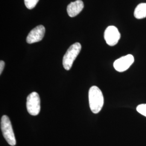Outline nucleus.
Masks as SVG:
<instances>
[{
	"label": "nucleus",
	"mask_w": 146,
	"mask_h": 146,
	"mask_svg": "<svg viewBox=\"0 0 146 146\" xmlns=\"http://www.w3.org/2000/svg\"><path fill=\"white\" fill-rule=\"evenodd\" d=\"M134 62V56L128 54L116 60L114 62V68L119 72H123L129 68Z\"/></svg>",
	"instance_id": "nucleus-6"
},
{
	"label": "nucleus",
	"mask_w": 146,
	"mask_h": 146,
	"mask_svg": "<svg viewBox=\"0 0 146 146\" xmlns=\"http://www.w3.org/2000/svg\"><path fill=\"white\" fill-rule=\"evenodd\" d=\"M136 110L141 115L146 117V104H139L136 107Z\"/></svg>",
	"instance_id": "nucleus-11"
},
{
	"label": "nucleus",
	"mask_w": 146,
	"mask_h": 146,
	"mask_svg": "<svg viewBox=\"0 0 146 146\" xmlns=\"http://www.w3.org/2000/svg\"><path fill=\"white\" fill-rule=\"evenodd\" d=\"M81 50V45L78 42L74 43L68 48L63 58V66L66 70H69L72 68L73 62L78 56Z\"/></svg>",
	"instance_id": "nucleus-2"
},
{
	"label": "nucleus",
	"mask_w": 146,
	"mask_h": 146,
	"mask_svg": "<svg viewBox=\"0 0 146 146\" xmlns=\"http://www.w3.org/2000/svg\"><path fill=\"white\" fill-rule=\"evenodd\" d=\"M84 8V2L81 0H76L75 2H71L67 8L68 15L71 17L76 16L80 13Z\"/></svg>",
	"instance_id": "nucleus-8"
},
{
	"label": "nucleus",
	"mask_w": 146,
	"mask_h": 146,
	"mask_svg": "<svg viewBox=\"0 0 146 146\" xmlns=\"http://www.w3.org/2000/svg\"><path fill=\"white\" fill-rule=\"evenodd\" d=\"M1 129L5 140L11 146L16 145L15 137L11 120L7 115H3L1 120Z\"/></svg>",
	"instance_id": "nucleus-3"
},
{
	"label": "nucleus",
	"mask_w": 146,
	"mask_h": 146,
	"mask_svg": "<svg viewBox=\"0 0 146 146\" xmlns=\"http://www.w3.org/2000/svg\"><path fill=\"white\" fill-rule=\"evenodd\" d=\"M45 28L42 25H39L32 29L27 37V42L31 44L41 41L45 34Z\"/></svg>",
	"instance_id": "nucleus-7"
},
{
	"label": "nucleus",
	"mask_w": 146,
	"mask_h": 146,
	"mask_svg": "<svg viewBox=\"0 0 146 146\" xmlns=\"http://www.w3.org/2000/svg\"><path fill=\"white\" fill-rule=\"evenodd\" d=\"M120 37V32L115 26H109L104 31V40L110 46L116 45L119 42Z\"/></svg>",
	"instance_id": "nucleus-5"
},
{
	"label": "nucleus",
	"mask_w": 146,
	"mask_h": 146,
	"mask_svg": "<svg viewBox=\"0 0 146 146\" xmlns=\"http://www.w3.org/2000/svg\"><path fill=\"white\" fill-rule=\"evenodd\" d=\"M27 110L33 116L38 115L41 110V102L38 94L36 92H33L29 94L27 98Z\"/></svg>",
	"instance_id": "nucleus-4"
},
{
	"label": "nucleus",
	"mask_w": 146,
	"mask_h": 146,
	"mask_svg": "<svg viewBox=\"0 0 146 146\" xmlns=\"http://www.w3.org/2000/svg\"><path fill=\"white\" fill-rule=\"evenodd\" d=\"M134 16L137 19H142L146 17V3H140L136 7Z\"/></svg>",
	"instance_id": "nucleus-9"
},
{
	"label": "nucleus",
	"mask_w": 146,
	"mask_h": 146,
	"mask_svg": "<svg viewBox=\"0 0 146 146\" xmlns=\"http://www.w3.org/2000/svg\"><path fill=\"white\" fill-rule=\"evenodd\" d=\"M5 66V63L3 61H0V74L1 75V74L2 73L3 69Z\"/></svg>",
	"instance_id": "nucleus-12"
},
{
	"label": "nucleus",
	"mask_w": 146,
	"mask_h": 146,
	"mask_svg": "<svg viewBox=\"0 0 146 146\" xmlns=\"http://www.w3.org/2000/svg\"><path fill=\"white\" fill-rule=\"evenodd\" d=\"M89 103L91 111L99 113L104 104V98L101 90L97 86H92L89 90Z\"/></svg>",
	"instance_id": "nucleus-1"
},
{
	"label": "nucleus",
	"mask_w": 146,
	"mask_h": 146,
	"mask_svg": "<svg viewBox=\"0 0 146 146\" xmlns=\"http://www.w3.org/2000/svg\"><path fill=\"white\" fill-rule=\"evenodd\" d=\"M39 0H25V3L29 9H33L38 3Z\"/></svg>",
	"instance_id": "nucleus-10"
}]
</instances>
